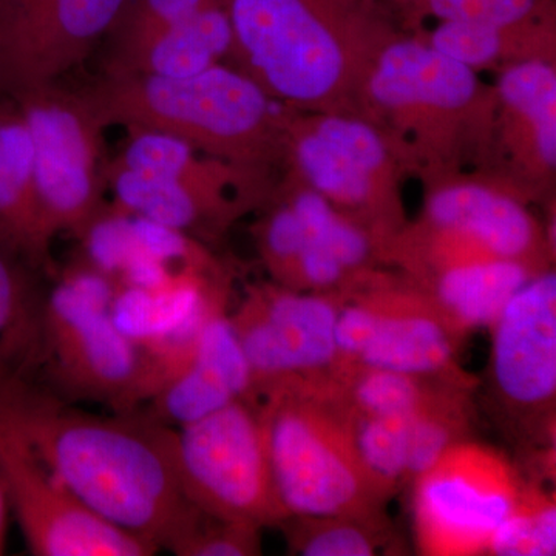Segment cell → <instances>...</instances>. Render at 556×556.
I'll use <instances>...</instances> for the list:
<instances>
[{
  "label": "cell",
  "mask_w": 556,
  "mask_h": 556,
  "mask_svg": "<svg viewBox=\"0 0 556 556\" xmlns=\"http://www.w3.org/2000/svg\"><path fill=\"white\" fill-rule=\"evenodd\" d=\"M339 305L325 295L285 287L251 288L229 316L254 386L292 378H325L338 367Z\"/></svg>",
  "instance_id": "11"
},
{
  "label": "cell",
  "mask_w": 556,
  "mask_h": 556,
  "mask_svg": "<svg viewBox=\"0 0 556 556\" xmlns=\"http://www.w3.org/2000/svg\"><path fill=\"white\" fill-rule=\"evenodd\" d=\"M218 0H126L108 35L105 68L129 56L146 40Z\"/></svg>",
  "instance_id": "30"
},
{
  "label": "cell",
  "mask_w": 556,
  "mask_h": 556,
  "mask_svg": "<svg viewBox=\"0 0 556 556\" xmlns=\"http://www.w3.org/2000/svg\"><path fill=\"white\" fill-rule=\"evenodd\" d=\"M493 328L492 369L514 413L551 412L556 394V277L538 273L508 300Z\"/></svg>",
  "instance_id": "13"
},
{
  "label": "cell",
  "mask_w": 556,
  "mask_h": 556,
  "mask_svg": "<svg viewBox=\"0 0 556 556\" xmlns=\"http://www.w3.org/2000/svg\"><path fill=\"white\" fill-rule=\"evenodd\" d=\"M442 21L470 22L497 28L548 25L551 0H405Z\"/></svg>",
  "instance_id": "31"
},
{
  "label": "cell",
  "mask_w": 556,
  "mask_h": 556,
  "mask_svg": "<svg viewBox=\"0 0 556 556\" xmlns=\"http://www.w3.org/2000/svg\"><path fill=\"white\" fill-rule=\"evenodd\" d=\"M556 551V510L551 497L522 489L517 506L497 526L485 554L551 556Z\"/></svg>",
  "instance_id": "27"
},
{
  "label": "cell",
  "mask_w": 556,
  "mask_h": 556,
  "mask_svg": "<svg viewBox=\"0 0 556 556\" xmlns=\"http://www.w3.org/2000/svg\"><path fill=\"white\" fill-rule=\"evenodd\" d=\"M9 100L30 134L40 211L51 239L65 232L79 237L108 206L104 126L80 90L64 89L60 80Z\"/></svg>",
  "instance_id": "7"
},
{
  "label": "cell",
  "mask_w": 556,
  "mask_h": 556,
  "mask_svg": "<svg viewBox=\"0 0 556 556\" xmlns=\"http://www.w3.org/2000/svg\"><path fill=\"white\" fill-rule=\"evenodd\" d=\"M291 548L305 556H371L379 554L380 517H289Z\"/></svg>",
  "instance_id": "26"
},
{
  "label": "cell",
  "mask_w": 556,
  "mask_h": 556,
  "mask_svg": "<svg viewBox=\"0 0 556 556\" xmlns=\"http://www.w3.org/2000/svg\"><path fill=\"white\" fill-rule=\"evenodd\" d=\"M369 101L413 135H437L477 110V72L420 40L382 43L367 73Z\"/></svg>",
  "instance_id": "12"
},
{
  "label": "cell",
  "mask_w": 556,
  "mask_h": 556,
  "mask_svg": "<svg viewBox=\"0 0 556 556\" xmlns=\"http://www.w3.org/2000/svg\"><path fill=\"white\" fill-rule=\"evenodd\" d=\"M497 98L511 153L527 169L551 174L556 164V73L548 62L527 60L504 70Z\"/></svg>",
  "instance_id": "20"
},
{
  "label": "cell",
  "mask_w": 556,
  "mask_h": 556,
  "mask_svg": "<svg viewBox=\"0 0 556 556\" xmlns=\"http://www.w3.org/2000/svg\"><path fill=\"white\" fill-rule=\"evenodd\" d=\"M0 241L38 273L51 270V239L36 188L33 146L20 109L0 104Z\"/></svg>",
  "instance_id": "18"
},
{
  "label": "cell",
  "mask_w": 556,
  "mask_h": 556,
  "mask_svg": "<svg viewBox=\"0 0 556 556\" xmlns=\"http://www.w3.org/2000/svg\"><path fill=\"white\" fill-rule=\"evenodd\" d=\"M417 544L426 555L486 552L525 486L514 466L484 445L457 442L413 481Z\"/></svg>",
  "instance_id": "8"
},
{
  "label": "cell",
  "mask_w": 556,
  "mask_h": 556,
  "mask_svg": "<svg viewBox=\"0 0 556 556\" xmlns=\"http://www.w3.org/2000/svg\"><path fill=\"white\" fill-rule=\"evenodd\" d=\"M536 276L532 263L471 258L437 265L433 300L450 324L464 331L492 327L508 300Z\"/></svg>",
  "instance_id": "21"
},
{
  "label": "cell",
  "mask_w": 556,
  "mask_h": 556,
  "mask_svg": "<svg viewBox=\"0 0 556 556\" xmlns=\"http://www.w3.org/2000/svg\"><path fill=\"white\" fill-rule=\"evenodd\" d=\"M331 378L346 407L364 416L413 415L439 388L456 386L364 365H339Z\"/></svg>",
  "instance_id": "24"
},
{
  "label": "cell",
  "mask_w": 556,
  "mask_h": 556,
  "mask_svg": "<svg viewBox=\"0 0 556 556\" xmlns=\"http://www.w3.org/2000/svg\"><path fill=\"white\" fill-rule=\"evenodd\" d=\"M0 478L33 555L150 556L159 552L84 506L2 415Z\"/></svg>",
  "instance_id": "9"
},
{
  "label": "cell",
  "mask_w": 556,
  "mask_h": 556,
  "mask_svg": "<svg viewBox=\"0 0 556 556\" xmlns=\"http://www.w3.org/2000/svg\"><path fill=\"white\" fill-rule=\"evenodd\" d=\"M0 415L84 506L159 551L174 552L200 518L179 484L174 427L84 412L28 378L0 383Z\"/></svg>",
  "instance_id": "1"
},
{
  "label": "cell",
  "mask_w": 556,
  "mask_h": 556,
  "mask_svg": "<svg viewBox=\"0 0 556 556\" xmlns=\"http://www.w3.org/2000/svg\"><path fill=\"white\" fill-rule=\"evenodd\" d=\"M116 283L89 262L64 270L43 300L38 365L47 390L115 413L138 412L159 391L144 348L113 317Z\"/></svg>",
  "instance_id": "5"
},
{
  "label": "cell",
  "mask_w": 556,
  "mask_h": 556,
  "mask_svg": "<svg viewBox=\"0 0 556 556\" xmlns=\"http://www.w3.org/2000/svg\"><path fill=\"white\" fill-rule=\"evenodd\" d=\"M126 0H0V94L56 83L86 61Z\"/></svg>",
  "instance_id": "10"
},
{
  "label": "cell",
  "mask_w": 556,
  "mask_h": 556,
  "mask_svg": "<svg viewBox=\"0 0 556 556\" xmlns=\"http://www.w3.org/2000/svg\"><path fill=\"white\" fill-rule=\"evenodd\" d=\"M104 129H148L199 152L262 170L283 149L289 116L240 68L217 64L189 78L102 75L80 90Z\"/></svg>",
  "instance_id": "2"
},
{
  "label": "cell",
  "mask_w": 556,
  "mask_h": 556,
  "mask_svg": "<svg viewBox=\"0 0 556 556\" xmlns=\"http://www.w3.org/2000/svg\"><path fill=\"white\" fill-rule=\"evenodd\" d=\"M350 412L354 444L365 470L376 485L390 496L407 482L409 422L412 416H364Z\"/></svg>",
  "instance_id": "25"
},
{
  "label": "cell",
  "mask_w": 556,
  "mask_h": 556,
  "mask_svg": "<svg viewBox=\"0 0 556 556\" xmlns=\"http://www.w3.org/2000/svg\"><path fill=\"white\" fill-rule=\"evenodd\" d=\"M172 554L178 556H249L262 554L260 529L201 514Z\"/></svg>",
  "instance_id": "34"
},
{
  "label": "cell",
  "mask_w": 556,
  "mask_h": 556,
  "mask_svg": "<svg viewBox=\"0 0 556 556\" xmlns=\"http://www.w3.org/2000/svg\"><path fill=\"white\" fill-rule=\"evenodd\" d=\"M346 2L354 3V5H358V7H367L369 3V0H346Z\"/></svg>",
  "instance_id": "36"
},
{
  "label": "cell",
  "mask_w": 556,
  "mask_h": 556,
  "mask_svg": "<svg viewBox=\"0 0 556 556\" xmlns=\"http://www.w3.org/2000/svg\"><path fill=\"white\" fill-rule=\"evenodd\" d=\"M38 270L0 241V383L38 365L42 309Z\"/></svg>",
  "instance_id": "22"
},
{
  "label": "cell",
  "mask_w": 556,
  "mask_h": 556,
  "mask_svg": "<svg viewBox=\"0 0 556 556\" xmlns=\"http://www.w3.org/2000/svg\"><path fill=\"white\" fill-rule=\"evenodd\" d=\"M285 146L291 149L295 166L309 188L332 204L369 208L378 203L383 181L362 170L314 134L306 123H292L288 119Z\"/></svg>",
  "instance_id": "23"
},
{
  "label": "cell",
  "mask_w": 556,
  "mask_h": 556,
  "mask_svg": "<svg viewBox=\"0 0 556 556\" xmlns=\"http://www.w3.org/2000/svg\"><path fill=\"white\" fill-rule=\"evenodd\" d=\"M278 497L289 517H379L387 500L365 470L331 376L258 383Z\"/></svg>",
  "instance_id": "4"
},
{
  "label": "cell",
  "mask_w": 556,
  "mask_h": 556,
  "mask_svg": "<svg viewBox=\"0 0 556 556\" xmlns=\"http://www.w3.org/2000/svg\"><path fill=\"white\" fill-rule=\"evenodd\" d=\"M302 219L309 239L331 252L346 273L369 257V239L358 226L342 217L331 201L313 189H300L287 201Z\"/></svg>",
  "instance_id": "28"
},
{
  "label": "cell",
  "mask_w": 556,
  "mask_h": 556,
  "mask_svg": "<svg viewBox=\"0 0 556 556\" xmlns=\"http://www.w3.org/2000/svg\"><path fill=\"white\" fill-rule=\"evenodd\" d=\"M179 484L208 517L252 527L289 518L274 482L265 420L248 396L175 428Z\"/></svg>",
  "instance_id": "6"
},
{
  "label": "cell",
  "mask_w": 556,
  "mask_h": 556,
  "mask_svg": "<svg viewBox=\"0 0 556 556\" xmlns=\"http://www.w3.org/2000/svg\"><path fill=\"white\" fill-rule=\"evenodd\" d=\"M10 511L9 496H7L5 486H3L2 478H0V554H3V546H5Z\"/></svg>",
  "instance_id": "35"
},
{
  "label": "cell",
  "mask_w": 556,
  "mask_h": 556,
  "mask_svg": "<svg viewBox=\"0 0 556 556\" xmlns=\"http://www.w3.org/2000/svg\"><path fill=\"white\" fill-rule=\"evenodd\" d=\"M547 30L548 25L508 30L470 22L442 21L426 42L450 60L477 72L479 67L495 64L504 51L519 40L543 38Z\"/></svg>",
  "instance_id": "29"
},
{
  "label": "cell",
  "mask_w": 556,
  "mask_h": 556,
  "mask_svg": "<svg viewBox=\"0 0 556 556\" xmlns=\"http://www.w3.org/2000/svg\"><path fill=\"white\" fill-rule=\"evenodd\" d=\"M306 126L362 170L380 181H388L390 153L378 130L367 123L342 115H325L306 121Z\"/></svg>",
  "instance_id": "32"
},
{
  "label": "cell",
  "mask_w": 556,
  "mask_h": 556,
  "mask_svg": "<svg viewBox=\"0 0 556 556\" xmlns=\"http://www.w3.org/2000/svg\"><path fill=\"white\" fill-rule=\"evenodd\" d=\"M308 239L302 219L288 203L273 208L260 225V251L281 287H287L300 252Z\"/></svg>",
  "instance_id": "33"
},
{
  "label": "cell",
  "mask_w": 556,
  "mask_h": 556,
  "mask_svg": "<svg viewBox=\"0 0 556 556\" xmlns=\"http://www.w3.org/2000/svg\"><path fill=\"white\" fill-rule=\"evenodd\" d=\"M232 47L228 10L218 0L146 40L129 56L105 68L104 75L189 78L223 64L232 53Z\"/></svg>",
  "instance_id": "19"
},
{
  "label": "cell",
  "mask_w": 556,
  "mask_h": 556,
  "mask_svg": "<svg viewBox=\"0 0 556 556\" xmlns=\"http://www.w3.org/2000/svg\"><path fill=\"white\" fill-rule=\"evenodd\" d=\"M434 265L471 258L532 263L535 219L519 201L479 182H450L427 201Z\"/></svg>",
  "instance_id": "14"
},
{
  "label": "cell",
  "mask_w": 556,
  "mask_h": 556,
  "mask_svg": "<svg viewBox=\"0 0 556 556\" xmlns=\"http://www.w3.org/2000/svg\"><path fill=\"white\" fill-rule=\"evenodd\" d=\"M232 25L230 56L273 100L328 108L358 73L357 50L378 33L367 7L346 0H223Z\"/></svg>",
  "instance_id": "3"
},
{
  "label": "cell",
  "mask_w": 556,
  "mask_h": 556,
  "mask_svg": "<svg viewBox=\"0 0 556 556\" xmlns=\"http://www.w3.org/2000/svg\"><path fill=\"white\" fill-rule=\"evenodd\" d=\"M369 308L367 342L354 364L416 378L457 383V329L422 295L383 292L364 299Z\"/></svg>",
  "instance_id": "15"
},
{
  "label": "cell",
  "mask_w": 556,
  "mask_h": 556,
  "mask_svg": "<svg viewBox=\"0 0 556 556\" xmlns=\"http://www.w3.org/2000/svg\"><path fill=\"white\" fill-rule=\"evenodd\" d=\"M105 181L115 206L127 214L149 219L185 233L214 237L239 217L248 201L181 179L134 170L108 161Z\"/></svg>",
  "instance_id": "17"
},
{
  "label": "cell",
  "mask_w": 556,
  "mask_h": 556,
  "mask_svg": "<svg viewBox=\"0 0 556 556\" xmlns=\"http://www.w3.org/2000/svg\"><path fill=\"white\" fill-rule=\"evenodd\" d=\"M254 375L225 309L204 325L181 368L150 401L146 415L178 428L248 397Z\"/></svg>",
  "instance_id": "16"
}]
</instances>
